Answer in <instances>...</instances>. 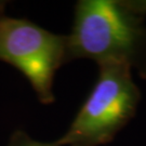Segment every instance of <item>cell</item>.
Masks as SVG:
<instances>
[{
    "instance_id": "obj_4",
    "label": "cell",
    "mask_w": 146,
    "mask_h": 146,
    "mask_svg": "<svg viewBox=\"0 0 146 146\" xmlns=\"http://www.w3.org/2000/svg\"><path fill=\"white\" fill-rule=\"evenodd\" d=\"M7 146H62V144L60 143L58 139L52 142L36 141L28 135L25 131L15 130L10 136Z\"/></svg>"
},
{
    "instance_id": "obj_3",
    "label": "cell",
    "mask_w": 146,
    "mask_h": 146,
    "mask_svg": "<svg viewBox=\"0 0 146 146\" xmlns=\"http://www.w3.org/2000/svg\"><path fill=\"white\" fill-rule=\"evenodd\" d=\"M0 2V61L17 68L29 81L38 101L54 102L53 81L58 69L67 64V35L47 31L25 19L5 14Z\"/></svg>"
},
{
    "instance_id": "obj_2",
    "label": "cell",
    "mask_w": 146,
    "mask_h": 146,
    "mask_svg": "<svg viewBox=\"0 0 146 146\" xmlns=\"http://www.w3.org/2000/svg\"><path fill=\"white\" fill-rule=\"evenodd\" d=\"M140 100L130 68L116 63L101 64L92 91L58 141L62 146L110 143L134 117Z\"/></svg>"
},
{
    "instance_id": "obj_1",
    "label": "cell",
    "mask_w": 146,
    "mask_h": 146,
    "mask_svg": "<svg viewBox=\"0 0 146 146\" xmlns=\"http://www.w3.org/2000/svg\"><path fill=\"white\" fill-rule=\"evenodd\" d=\"M146 1L80 0L67 35L68 62L125 65L146 79Z\"/></svg>"
}]
</instances>
